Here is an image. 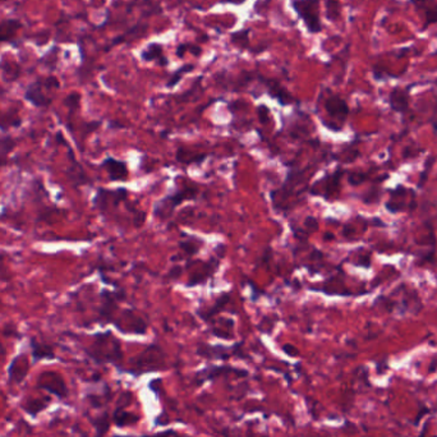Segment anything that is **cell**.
I'll list each match as a JSON object with an SVG mask.
<instances>
[{"label": "cell", "mask_w": 437, "mask_h": 437, "mask_svg": "<svg viewBox=\"0 0 437 437\" xmlns=\"http://www.w3.org/2000/svg\"><path fill=\"white\" fill-rule=\"evenodd\" d=\"M92 423H94L95 428H96V437L104 436L107 432V429H109V426H110V421H109L107 413H104L102 416L97 417Z\"/></svg>", "instance_id": "484cf974"}, {"label": "cell", "mask_w": 437, "mask_h": 437, "mask_svg": "<svg viewBox=\"0 0 437 437\" xmlns=\"http://www.w3.org/2000/svg\"><path fill=\"white\" fill-rule=\"evenodd\" d=\"M115 326L122 333L137 334V335H143L147 330V324L131 309L123 312L121 320L115 322Z\"/></svg>", "instance_id": "ba28073f"}, {"label": "cell", "mask_w": 437, "mask_h": 437, "mask_svg": "<svg viewBox=\"0 0 437 437\" xmlns=\"http://www.w3.org/2000/svg\"><path fill=\"white\" fill-rule=\"evenodd\" d=\"M152 437H180V436L174 431H165V432H161V433L155 434V436Z\"/></svg>", "instance_id": "d590c367"}, {"label": "cell", "mask_w": 437, "mask_h": 437, "mask_svg": "<svg viewBox=\"0 0 437 437\" xmlns=\"http://www.w3.org/2000/svg\"><path fill=\"white\" fill-rule=\"evenodd\" d=\"M31 354L35 361L38 360H53L55 358V354H54L53 348L50 345H45V344H41L36 341V339L31 340Z\"/></svg>", "instance_id": "d6986e66"}, {"label": "cell", "mask_w": 437, "mask_h": 437, "mask_svg": "<svg viewBox=\"0 0 437 437\" xmlns=\"http://www.w3.org/2000/svg\"><path fill=\"white\" fill-rule=\"evenodd\" d=\"M188 46H189V44L184 43V44H180L179 46L177 48V55L179 58H182L183 55H184L185 51H188Z\"/></svg>", "instance_id": "e575fe53"}, {"label": "cell", "mask_w": 437, "mask_h": 437, "mask_svg": "<svg viewBox=\"0 0 437 437\" xmlns=\"http://www.w3.org/2000/svg\"><path fill=\"white\" fill-rule=\"evenodd\" d=\"M38 386L41 389L49 390L51 394L57 395L60 399H64L68 395V389L62 376L54 372H45L38 378Z\"/></svg>", "instance_id": "9c48e42d"}, {"label": "cell", "mask_w": 437, "mask_h": 437, "mask_svg": "<svg viewBox=\"0 0 437 437\" xmlns=\"http://www.w3.org/2000/svg\"><path fill=\"white\" fill-rule=\"evenodd\" d=\"M250 28H244L239 32H234L231 35V43L235 44L239 48H247L248 46V35H250Z\"/></svg>", "instance_id": "83f0119b"}, {"label": "cell", "mask_w": 437, "mask_h": 437, "mask_svg": "<svg viewBox=\"0 0 437 437\" xmlns=\"http://www.w3.org/2000/svg\"><path fill=\"white\" fill-rule=\"evenodd\" d=\"M69 179L74 180V185L86 184V183H89V179H87L86 173L84 172L82 167H81L80 164H78L77 161L74 160V157H73V156H72V165H70Z\"/></svg>", "instance_id": "603a6c76"}, {"label": "cell", "mask_w": 437, "mask_h": 437, "mask_svg": "<svg viewBox=\"0 0 437 437\" xmlns=\"http://www.w3.org/2000/svg\"><path fill=\"white\" fill-rule=\"evenodd\" d=\"M87 353L99 363H116L123 358L121 343L118 339L114 338L110 331L95 335L94 345L90 350H87Z\"/></svg>", "instance_id": "6da1fadb"}, {"label": "cell", "mask_w": 437, "mask_h": 437, "mask_svg": "<svg viewBox=\"0 0 437 437\" xmlns=\"http://www.w3.org/2000/svg\"><path fill=\"white\" fill-rule=\"evenodd\" d=\"M220 265V257L219 258H211L207 263L202 262V268L200 270L192 271V274L189 276V282H188V287H196L198 284H204L207 282V279L212 276L216 271L217 266Z\"/></svg>", "instance_id": "4fadbf2b"}, {"label": "cell", "mask_w": 437, "mask_h": 437, "mask_svg": "<svg viewBox=\"0 0 437 437\" xmlns=\"http://www.w3.org/2000/svg\"><path fill=\"white\" fill-rule=\"evenodd\" d=\"M198 193L197 188H184V189H179L174 192L173 194L164 197L161 201L156 204L155 209V216L158 217L160 220H167L169 219L170 215L175 210V207L179 206L182 202L187 201V200H194V197Z\"/></svg>", "instance_id": "3957f363"}, {"label": "cell", "mask_w": 437, "mask_h": 437, "mask_svg": "<svg viewBox=\"0 0 437 437\" xmlns=\"http://www.w3.org/2000/svg\"><path fill=\"white\" fill-rule=\"evenodd\" d=\"M196 242H197V238H194V236H190V239H187V241L180 242L179 248L180 250L184 251L185 253H188V256H193L200 251V247L197 246Z\"/></svg>", "instance_id": "f1b7e54d"}, {"label": "cell", "mask_w": 437, "mask_h": 437, "mask_svg": "<svg viewBox=\"0 0 437 437\" xmlns=\"http://www.w3.org/2000/svg\"><path fill=\"white\" fill-rule=\"evenodd\" d=\"M178 270H180V268L179 267L172 268V271H170V274L168 277H169V279H177V277L180 275V271H178Z\"/></svg>", "instance_id": "8d00e7d4"}, {"label": "cell", "mask_w": 437, "mask_h": 437, "mask_svg": "<svg viewBox=\"0 0 437 437\" xmlns=\"http://www.w3.org/2000/svg\"><path fill=\"white\" fill-rule=\"evenodd\" d=\"M164 351L158 345H150L146 348L141 354H138L137 358L133 361L134 371L132 373L134 375H141L143 372H150V371L161 370L160 367L164 366Z\"/></svg>", "instance_id": "277c9868"}, {"label": "cell", "mask_w": 437, "mask_h": 437, "mask_svg": "<svg viewBox=\"0 0 437 437\" xmlns=\"http://www.w3.org/2000/svg\"><path fill=\"white\" fill-rule=\"evenodd\" d=\"M50 400L51 398H45V399H30L27 402V404L24 405V411L28 414H31L32 417H36L41 411H44V409L48 407Z\"/></svg>", "instance_id": "cb8c5ba5"}, {"label": "cell", "mask_w": 437, "mask_h": 437, "mask_svg": "<svg viewBox=\"0 0 437 437\" xmlns=\"http://www.w3.org/2000/svg\"><path fill=\"white\" fill-rule=\"evenodd\" d=\"M229 373H235L239 377H247L248 372L244 370H236V368L229 367V366H215L210 365L205 367L204 370L198 371L194 376V382L196 385H202L207 381H212L217 377H221L224 375H229Z\"/></svg>", "instance_id": "8992f818"}, {"label": "cell", "mask_w": 437, "mask_h": 437, "mask_svg": "<svg viewBox=\"0 0 437 437\" xmlns=\"http://www.w3.org/2000/svg\"><path fill=\"white\" fill-rule=\"evenodd\" d=\"M101 167L106 170L109 179L111 182H124L128 179V168L124 161L116 160L114 157H107L102 161Z\"/></svg>", "instance_id": "7c38bea8"}, {"label": "cell", "mask_w": 437, "mask_h": 437, "mask_svg": "<svg viewBox=\"0 0 437 437\" xmlns=\"http://www.w3.org/2000/svg\"><path fill=\"white\" fill-rule=\"evenodd\" d=\"M268 109L265 106V105H261L260 107H258V116H260V121L261 123H266V122L268 121Z\"/></svg>", "instance_id": "836d02e7"}, {"label": "cell", "mask_w": 437, "mask_h": 437, "mask_svg": "<svg viewBox=\"0 0 437 437\" xmlns=\"http://www.w3.org/2000/svg\"><path fill=\"white\" fill-rule=\"evenodd\" d=\"M292 7L309 33H320L322 24L320 21V0H292Z\"/></svg>", "instance_id": "7a4b0ae2"}, {"label": "cell", "mask_w": 437, "mask_h": 437, "mask_svg": "<svg viewBox=\"0 0 437 437\" xmlns=\"http://www.w3.org/2000/svg\"><path fill=\"white\" fill-rule=\"evenodd\" d=\"M389 105L398 113H405L409 107V91L405 89H394L389 95Z\"/></svg>", "instance_id": "9a60e30c"}, {"label": "cell", "mask_w": 437, "mask_h": 437, "mask_svg": "<svg viewBox=\"0 0 437 437\" xmlns=\"http://www.w3.org/2000/svg\"><path fill=\"white\" fill-rule=\"evenodd\" d=\"M123 290L109 292L104 290L101 293V307H100V319L105 322H110L116 309V302L124 298Z\"/></svg>", "instance_id": "30bf717a"}, {"label": "cell", "mask_w": 437, "mask_h": 437, "mask_svg": "<svg viewBox=\"0 0 437 437\" xmlns=\"http://www.w3.org/2000/svg\"><path fill=\"white\" fill-rule=\"evenodd\" d=\"M21 28V22L18 19H6L0 23V43L12 41L17 31Z\"/></svg>", "instance_id": "ac0fdd59"}, {"label": "cell", "mask_w": 437, "mask_h": 437, "mask_svg": "<svg viewBox=\"0 0 437 437\" xmlns=\"http://www.w3.org/2000/svg\"><path fill=\"white\" fill-rule=\"evenodd\" d=\"M114 422L118 427H124L129 426V424H133L136 422H138V416L133 413H129L126 412L123 408H116L115 412H114Z\"/></svg>", "instance_id": "44dd1931"}, {"label": "cell", "mask_w": 437, "mask_h": 437, "mask_svg": "<svg viewBox=\"0 0 437 437\" xmlns=\"http://www.w3.org/2000/svg\"><path fill=\"white\" fill-rule=\"evenodd\" d=\"M192 69H194L193 64H184V65H182L180 68H178V69L175 70V72L173 73L172 75H170L169 80H168V82H167L168 89H173V87H174L175 85H178V82L182 80L183 75H184L185 73L190 72Z\"/></svg>", "instance_id": "d4e9b609"}, {"label": "cell", "mask_w": 437, "mask_h": 437, "mask_svg": "<svg viewBox=\"0 0 437 437\" xmlns=\"http://www.w3.org/2000/svg\"><path fill=\"white\" fill-rule=\"evenodd\" d=\"M263 84H265L266 87L268 89V94L274 97V99H276L282 105H288L293 101L292 95L288 94L287 90L283 89L277 82L270 80H263Z\"/></svg>", "instance_id": "e0dca14e"}, {"label": "cell", "mask_w": 437, "mask_h": 437, "mask_svg": "<svg viewBox=\"0 0 437 437\" xmlns=\"http://www.w3.org/2000/svg\"><path fill=\"white\" fill-rule=\"evenodd\" d=\"M434 22H437V9H431V11L427 12V21L423 28H427V26H431Z\"/></svg>", "instance_id": "1f68e13d"}, {"label": "cell", "mask_w": 437, "mask_h": 437, "mask_svg": "<svg viewBox=\"0 0 437 437\" xmlns=\"http://www.w3.org/2000/svg\"><path fill=\"white\" fill-rule=\"evenodd\" d=\"M185 156H187V158H184V160L182 161V164H188V165H190V164H197L204 161L207 155L206 153H201V155H190V153L187 152L184 148H179V150L177 151V158L185 157Z\"/></svg>", "instance_id": "4316f807"}, {"label": "cell", "mask_w": 437, "mask_h": 437, "mask_svg": "<svg viewBox=\"0 0 437 437\" xmlns=\"http://www.w3.org/2000/svg\"><path fill=\"white\" fill-rule=\"evenodd\" d=\"M141 58L145 62H152V60H157L158 64L161 67L169 64V60L164 57V46L157 43H151L141 51Z\"/></svg>", "instance_id": "2e32d148"}, {"label": "cell", "mask_w": 437, "mask_h": 437, "mask_svg": "<svg viewBox=\"0 0 437 437\" xmlns=\"http://www.w3.org/2000/svg\"><path fill=\"white\" fill-rule=\"evenodd\" d=\"M127 197H128V190L124 188H119L116 190H106L104 188H100L95 196L94 205L99 211L105 212L109 205L111 204L113 206H118L121 202L126 201Z\"/></svg>", "instance_id": "52a82bcc"}, {"label": "cell", "mask_w": 437, "mask_h": 437, "mask_svg": "<svg viewBox=\"0 0 437 437\" xmlns=\"http://www.w3.org/2000/svg\"><path fill=\"white\" fill-rule=\"evenodd\" d=\"M80 100L81 96L78 94H70L69 96H67V99H65L64 104L67 105L68 107L70 109V111L75 110V109H78V106H80Z\"/></svg>", "instance_id": "4dcf8cb0"}, {"label": "cell", "mask_w": 437, "mask_h": 437, "mask_svg": "<svg viewBox=\"0 0 437 437\" xmlns=\"http://www.w3.org/2000/svg\"><path fill=\"white\" fill-rule=\"evenodd\" d=\"M327 4V17L333 21H335L340 14V9H339V2L338 0H326Z\"/></svg>", "instance_id": "f546056e"}, {"label": "cell", "mask_w": 437, "mask_h": 437, "mask_svg": "<svg viewBox=\"0 0 437 437\" xmlns=\"http://www.w3.org/2000/svg\"><path fill=\"white\" fill-rule=\"evenodd\" d=\"M14 147H16V140H13L11 136L0 138V167L6 165L9 153L14 150Z\"/></svg>", "instance_id": "7402d4cb"}, {"label": "cell", "mask_w": 437, "mask_h": 437, "mask_svg": "<svg viewBox=\"0 0 437 437\" xmlns=\"http://www.w3.org/2000/svg\"><path fill=\"white\" fill-rule=\"evenodd\" d=\"M242 345L243 343H236L233 346H224V345H210V344L200 343L198 348H197V354L200 357L206 358V360H229L233 355L236 357L244 358L243 353H242Z\"/></svg>", "instance_id": "5b68a950"}, {"label": "cell", "mask_w": 437, "mask_h": 437, "mask_svg": "<svg viewBox=\"0 0 437 437\" xmlns=\"http://www.w3.org/2000/svg\"><path fill=\"white\" fill-rule=\"evenodd\" d=\"M325 109H326L327 114L334 119H339V121L344 122L348 116L349 109L346 102L339 96H330L325 102Z\"/></svg>", "instance_id": "5bb4252c"}, {"label": "cell", "mask_w": 437, "mask_h": 437, "mask_svg": "<svg viewBox=\"0 0 437 437\" xmlns=\"http://www.w3.org/2000/svg\"><path fill=\"white\" fill-rule=\"evenodd\" d=\"M283 351H284L285 354H288V355H290V357H297L298 354H299L298 349L295 348L294 345H290V344L283 345Z\"/></svg>", "instance_id": "d6a6232c"}, {"label": "cell", "mask_w": 437, "mask_h": 437, "mask_svg": "<svg viewBox=\"0 0 437 437\" xmlns=\"http://www.w3.org/2000/svg\"><path fill=\"white\" fill-rule=\"evenodd\" d=\"M45 84L44 80H37L27 86L24 92V99L36 107H48L51 104V99L44 94Z\"/></svg>", "instance_id": "8fae6325"}, {"label": "cell", "mask_w": 437, "mask_h": 437, "mask_svg": "<svg viewBox=\"0 0 437 437\" xmlns=\"http://www.w3.org/2000/svg\"><path fill=\"white\" fill-rule=\"evenodd\" d=\"M229 299H230V294H228V293H223V294L220 295V298H217V300L215 302V304L212 307H210V308H207L206 313H200V317L201 319H204L205 321H207V320H211L212 317L215 316V314H217L219 312L221 311V309L225 308L226 303L229 302Z\"/></svg>", "instance_id": "ffe728a7"}, {"label": "cell", "mask_w": 437, "mask_h": 437, "mask_svg": "<svg viewBox=\"0 0 437 437\" xmlns=\"http://www.w3.org/2000/svg\"><path fill=\"white\" fill-rule=\"evenodd\" d=\"M0 2H6V0H0Z\"/></svg>", "instance_id": "74e56055"}]
</instances>
